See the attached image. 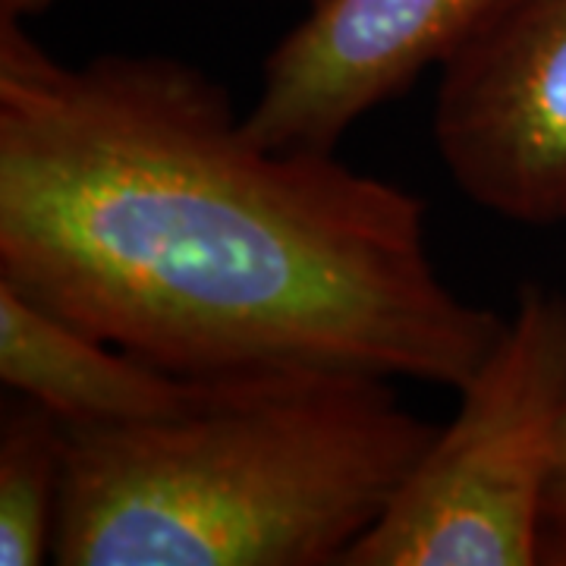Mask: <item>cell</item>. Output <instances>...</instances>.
<instances>
[{
  "instance_id": "obj_1",
  "label": "cell",
  "mask_w": 566,
  "mask_h": 566,
  "mask_svg": "<svg viewBox=\"0 0 566 566\" xmlns=\"http://www.w3.org/2000/svg\"><path fill=\"white\" fill-rule=\"evenodd\" d=\"M0 281L182 378L353 371L460 387L506 318L453 293L428 205L249 136L164 54L63 63L0 20Z\"/></svg>"
},
{
  "instance_id": "obj_2",
  "label": "cell",
  "mask_w": 566,
  "mask_h": 566,
  "mask_svg": "<svg viewBox=\"0 0 566 566\" xmlns=\"http://www.w3.org/2000/svg\"><path fill=\"white\" fill-rule=\"evenodd\" d=\"M438 428L353 371L249 375L182 416L66 424L54 564L344 566Z\"/></svg>"
},
{
  "instance_id": "obj_3",
  "label": "cell",
  "mask_w": 566,
  "mask_h": 566,
  "mask_svg": "<svg viewBox=\"0 0 566 566\" xmlns=\"http://www.w3.org/2000/svg\"><path fill=\"white\" fill-rule=\"evenodd\" d=\"M566 422V296L520 290L460 409L344 566L542 564L545 494Z\"/></svg>"
},
{
  "instance_id": "obj_4",
  "label": "cell",
  "mask_w": 566,
  "mask_h": 566,
  "mask_svg": "<svg viewBox=\"0 0 566 566\" xmlns=\"http://www.w3.org/2000/svg\"><path fill=\"white\" fill-rule=\"evenodd\" d=\"M431 133L465 199L566 221V0H510L441 66Z\"/></svg>"
},
{
  "instance_id": "obj_5",
  "label": "cell",
  "mask_w": 566,
  "mask_h": 566,
  "mask_svg": "<svg viewBox=\"0 0 566 566\" xmlns=\"http://www.w3.org/2000/svg\"><path fill=\"white\" fill-rule=\"evenodd\" d=\"M510 0H315L262 66L245 111L271 148L334 151L353 123L444 66Z\"/></svg>"
},
{
  "instance_id": "obj_6",
  "label": "cell",
  "mask_w": 566,
  "mask_h": 566,
  "mask_svg": "<svg viewBox=\"0 0 566 566\" xmlns=\"http://www.w3.org/2000/svg\"><path fill=\"white\" fill-rule=\"evenodd\" d=\"M0 381L48 406L63 424H129L199 409L237 378L164 371L0 281Z\"/></svg>"
},
{
  "instance_id": "obj_7",
  "label": "cell",
  "mask_w": 566,
  "mask_h": 566,
  "mask_svg": "<svg viewBox=\"0 0 566 566\" xmlns=\"http://www.w3.org/2000/svg\"><path fill=\"white\" fill-rule=\"evenodd\" d=\"M66 479V424L13 394L0 412V566L54 560Z\"/></svg>"
},
{
  "instance_id": "obj_8",
  "label": "cell",
  "mask_w": 566,
  "mask_h": 566,
  "mask_svg": "<svg viewBox=\"0 0 566 566\" xmlns=\"http://www.w3.org/2000/svg\"><path fill=\"white\" fill-rule=\"evenodd\" d=\"M542 564H566V422L560 431L557 463H554L545 494Z\"/></svg>"
},
{
  "instance_id": "obj_9",
  "label": "cell",
  "mask_w": 566,
  "mask_h": 566,
  "mask_svg": "<svg viewBox=\"0 0 566 566\" xmlns=\"http://www.w3.org/2000/svg\"><path fill=\"white\" fill-rule=\"evenodd\" d=\"M54 0H0V20L25 22L29 17H39Z\"/></svg>"
},
{
  "instance_id": "obj_10",
  "label": "cell",
  "mask_w": 566,
  "mask_h": 566,
  "mask_svg": "<svg viewBox=\"0 0 566 566\" xmlns=\"http://www.w3.org/2000/svg\"><path fill=\"white\" fill-rule=\"evenodd\" d=\"M308 3H315V0H308Z\"/></svg>"
}]
</instances>
